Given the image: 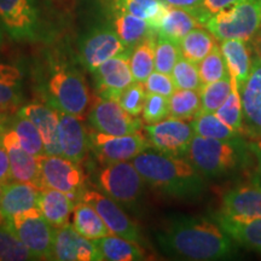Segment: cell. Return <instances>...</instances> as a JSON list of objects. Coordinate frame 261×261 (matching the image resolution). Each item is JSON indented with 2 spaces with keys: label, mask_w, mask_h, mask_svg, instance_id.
<instances>
[{
  "label": "cell",
  "mask_w": 261,
  "mask_h": 261,
  "mask_svg": "<svg viewBox=\"0 0 261 261\" xmlns=\"http://www.w3.org/2000/svg\"><path fill=\"white\" fill-rule=\"evenodd\" d=\"M104 260L109 261H139L145 259V253L139 243L126 238L110 234L93 241Z\"/></svg>",
  "instance_id": "f546056e"
},
{
  "label": "cell",
  "mask_w": 261,
  "mask_h": 261,
  "mask_svg": "<svg viewBox=\"0 0 261 261\" xmlns=\"http://www.w3.org/2000/svg\"><path fill=\"white\" fill-rule=\"evenodd\" d=\"M127 51L132 50L126 47L116 34L113 24L96 25L90 29L79 42L80 61L91 73L104 62Z\"/></svg>",
  "instance_id": "9c48e42d"
},
{
  "label": "cell",
  "mask_w": 261,
  "mask_h": 261,
  "mask_svg": "<svg viewBox=\"0 0 261 261\" xmlns=\"http://www.w3.org/2000/svg\"><path fill=\"white\" fill-rule=\"evenodd\" d=\"M113 15V27L121 41L129 50H133L139 42L155 33L145 19L126 14V12H114Z\"/></svg>",
  "instance_id": "4dcf8cb0"
},
{
  "label": "cell",
  "mask_w": 261,
  "mask_h": 261,
  "mask_svg": "<svg viewBox=\"0 0 261 261\" xmlns=\"http://www.w3.org/2000/svg\"><path fill=\"white\" fill-rule=\"evenodd\" d=\"M79 200L92 205L113 234L137 243L142 242L138 225L126 214L121 205L109 196L94 190H85Z\"/></svg>",
  "instance_id": "5bb4252c"
},
{
  "label": "cell",
  "mask_w": 261,
  "mask_h": 261,
  "mask_svg": "<svg viewBox=\"0 0 261 261\" xmlns=\"http://www.w3.org/2000/svg\"><path fill=\"white\" fill-rule=\"evenodd\" d=\"M110 8L114 12H126L145 19L156 33L168 4L163 0H110Z\"/></svg>",
  "instance_id": "4316f807"
},
{
  "label": "cell",
  "mask_w": 261,
  "mask_h": 261,
  "mask_svg": "<svg viewBox=\"0 0 261 261\" xmlns=\"http://www.w3.org/2000/svg\"><path fill=\"white\" fill-rule=\"evenodd\" d=\"M144 87L148 93H156L161 94L169 98L177 90L174 81L169 74L160 73V71H152L149 75L148 79L145 80Z\"/></svg>",
  "instance_id": "f6af8a7d"
},
{
  "label": "cell",
  "mask_w": 261,
  "mask_h": 261,
  "mask_svg": "<svg viewBox=\"0 0 261 261\" xmlns=\"http://www.w3.org/2000/svg\"><path fill=\"white\" fill-rule=\"evenodd\" d=\"M150 148L163 154L187 158L195 132L191 122L169 116L143 127Z\"/></svg>",
  "instance_id": "ba28073f"
},
{
  "label": "cell",
  "mask_w": 261,
  "mask_h": 261,
  "mask_svg": "<svg viewBox=\"0 0 261 261\" xmlns=\"http://www.w3.org/2000/svg\"><path fill=\"white\" fill-rule=\"evenodd\" d=\"M215 45H217V38L208 29L205 31L201 27L192 29L179 41L181 56L196 64L200 63L207 55H210Z\"/></svg>",
  "instance_id": "d6a6232c"
},
{
  "label": "cell",
  "mask_w": 261,
  "mask_h": 261,
  "mask_svg": "<svg viewBox=\"0 0 261 261\" xmlns=\"http://www.w3.org/2000/svg\"><path fill=\"white\" fill-rule=\"evenodd\" d=\"M145 97L146 90L144 84L135 81L125 91H122V93L117 98V102L123 108V110H126L132 116L138 117L143 113Z\"/></svg>",
  "instance_id": "7bdbcfd3"
},
{
  "label": "cell",
  "mask_w": 261,
  "mask_h": 261,
  "mask_svg": "<svg viewBox=\"0 0 261 261\" xmlns=\"http://www.w3.org/2000/svg\"><path fill=\"white\" fill-rule=\"evenodd\" d=\"M22 71L14 64L0 61V116L14 113L23 99Z\"/></svg>",
  "instance_id": "484cf974"
},
{
  "label": "cell",
  "mask_w": 261,
  "mask_h": 261,
  "mask_svg": "<svg viewBox=\"0 0 261 261\" xmlns=\"http://www.w3.org/2000/svg\"><path fill=\"white\" fill-rule=\"evenodd\" d=\"M171 76L177 89L200 91L203 86L198 73V65L182 56L175 63Z\"/></svg>",
  "instance_id": "b9f144b4"
},
{
  "label": "cell",
  "mask_w": 261,
  "mask_h": 261,
  "mask_svg": "<svg viewBox=\"0 0 261 261\" xmlns=\"http://www.w3.org/2000/svg\"><path fill=\"white\" fill-rule=\"evenodd\" d=\"M198 27H203V25L194 14H191L188 10L168 5L167 11L163 16L156 34L179 42L189 32Z\"/></svg>",
  "instance_id": "83f0119b"
},
{
  "label": "cell",
  "mask_w": 261,
  "mask_h": 261,
  "mask_svg": "<svg viewBox=\"0 0 261 261\" xmlns=\"http://www.w3.org/2000/svg\"><path fill=\"white\" fill-rule=\"evenodd\" d=\"M90 146L100 162L109 165L133 160L149 149L150 144L142 130L126 136H110L96 130L90 136Z\"/></svg>",
  "instance_id": "8fae6325"
},
{
  "label": "cell",
  "mask_w": 261,
  "mask_h": 261,
  "mask_svg": "<svg viewBox=\"0 0 261 261\" xmlns=\"http://www.w3.org/2000/svg\"><path fill=\"white\" fill-rule=\"evenodd\" d=\"M4 185H5V184H2V182H0V200H2L3 190H4Z\"/></svg>",
  "instance_id": "f5cc1de1"
},
{
  "label": "cell",
  "mask_w": 261,
  "mask_h": 261,
  "mask_svg": "<svg viewBox=\"0 0 261 261\" xmlns=\"http://www.w3.org/2000/svg\"><path fill=\"white\" fill-rule=\"evenodd\" d=\"M18 115L28 117L38 127L45 146V155L62 156L60 145V117L58 110L41 103L23 106L17 112Z\"/></svg>",
  "instance_id": "d6986e66"
},
{
  "label": "cell",
  "mask_w": 261,
  "mask_h": 261,
  "mask_svg": "<svg viewBox=\"0 0 261 261\" xmlns=\"http://www.w3.org/2000/svg\"><path fill=\"white\" fill-rule=\"evenodd\" d=\"M60 145L62 156L75 163H81L90 148V136L87 135L81 117L60 112Z\"/></svg>",
  "instance_id": "ffe728a7"
},
{
  "label": "cell",
  "mask_w": 261,
  "mask_h": 261,
  "mask_svg": "<svg viewBox=\"0 0 261 261\" xmlns=\"http://www.w3.org/2000/svg\"><path fill=\"white\" fill-rule=\"evenodd\" d=\"M221 212L234 218H260L261 189L253 185L228 190L223 196Z\"/></svg>",
  "instance_id": "603a6c76"
},
{
  "label": "cell",
  "mask_w": 261,
  "mask_h": 261,
  "mask_svg": "<svg viewBox=\"0 0 261 261\" xmlns=\"http://www.w3.org/2000/svg\"><path fill=\"white\" fill-rule=\"evenodd\" d=\"M74 198L65 192L55 189H41L39 197V211L55 228L69 223L74 210Z\"/></svg>",
  "instance_id": "d4e9b609"
},
{
  "label": "cell",
  "mask_w": 261,
  "mask_h": 261,
  "mask_svg": "<svg viewBox=\"0 0 261 261\" xmlns=\"http://www.w3.org/2000/svg\"><path fill=\"white\" fill-rule=\"evenodd\" d=\"M41 189H55L80 198L84 190V174L79 163L57 155L38 156Z\"/></svg>",
  "instance_id": "30bf717a"
},
{
  "label": "cell",
  "mask_w": 261,
  "mask_h": 261,
  "mask_svg": "<svg viewBox=\"0 0 261 261\" xmlns=\"http://www.w3.org/2000/svg\"><path fill=\"white\" fill-rule=\"evenodd\" d=\"M73 226L81 236L91 241L113 234L98 212L92 205L84 201H80L74 205Z\"/></svg>",
  "instance_id": "f1b7e54d"
},
{
  "label": "cell",
  "mask_w": 261,
  "mask_h": 261,
  "mask_svg": "<svg viewBox=\"0 0 261 261\" xmlns=\"http://www.w3.org/2000/svg\"><path fill=\"white\" fill-rule=\"evenodd\" d=\"M163 2H165L166 4L174 6V8L188 10V11H190L191 14H194L196 17H197L198 21L201 22V24L203 25V23H202V21H203V16H202V10H201L203 0H163Z\"/></svg>",
  "instance_id": "7dc6e473"
},
{
  "label": "cell",
  "mask_w": 261,
  "mask_h": 261,
  "mask_svg": "<svg viewBox=\"0 0 261 261\" xmlns=\"http://www.w3.org/2000/svg\"><path fill=\"white\" fill-rule=\"evenodd\" d=\"M11 128L17 135L19 142L33 156L45 155V146L38 127L28 117L18 115L11 121Z\"/></svg>",
  "instance_id": "d590c367"
},
{
  "label": "cell",
  "mask_w": 261,
  "mask_h": 261,
  "mask_svg": "<svg viewBox=\"0 0 261 261\" xmlns=\"http://www.w3.org/2000/svg\"><path fill=\"white\" fill-rule=\"evenodd\" d=\"M5 223L24 243L35 260H54L56 228L48 223L39 208L19 213Z\"/></svg>",
  "instance_id": "52a82bcc"
},
{
  "label": "cell",
  "mask_w": 261,
  "mask_h": 261,
  "mask_svg": "<svg viewBox=\"0 0 261 261\" xmlns=\"http://www.w3.org/2000/svg\"><path fill=\"white\" fill-rule=\"evenodd\" d=\"M130 52L132 51L123 52L119 56L110 58L93 71L99 97L117 100L122 91L135 83L129 67Z\"/></svg>",
  "instance_id": "9a60e30c"
},
{
  "label": "cell",
  "mask_w": 261,
  "mask_h": 261,
  "mask_svg": "<svg viewBox=\"0 0 261 261\" xmlns=\"http://www.w3.org/2000/svg\"><path fill=\"white\" fill-rule=\"evenodd\" d=\"M3 41H4V28H3L2 22H0V45L3 44Z\"/></svg>",
  "instance_id": "816d5d0a"
},
{
  "label": "cell",
  "mask_w": 261,
  "mask_h": 261,
  "mask_svg": "<svg viewBox=\"0 0 261 261\" xmlns=\"http://www.w3.org/2000/svg\"><path fill=\"white\" fill-rule=\"evenodd\" d=\"M204 27L220 41L252 40L261 29V0H240L211 16Z\"/></svg>",
  "instance_id": "277c9868"
},
{
  "label": "cell",
  "mask_w": 261,
  "mask_h": 261,
  "mask_svg": "<svg viewBox=\"0 0 261 261\" xmlns=\"http://www.w3.org/2000/svg\"><path fill=\"white\" fill-rule=\"evenodd\" d=\"M181 57L179 42L158 35L155 47V70L160 73L172 74L173 68Z\"/></svg>",
  "instance_id": "60d3db41"
},
{
  "label": "cell",
  "mask_w": 261,
  "mask_h": 261,
  "mask_svg": "<svg viewBox=\"0 0 261 261\" xmlns=\"http://www.w3.org/2000/svg\"><path fill=\"white\" fill-rule=\"evenodd\" d=\"M187 159L208 179H218L242 172L254 156L249 142L242 136L233 139H211L194 136Z\"/></svg>",
  "instance_id": "3957f363"
},
{
  "label": "cell",
  "mask_w": 261,
  "mask_h": 261,
  "mask_svg": "<svg viewBox=\"0 0 261 261\" xmlns=\"http://www.w3.org/2000/svg\"><path fill=\"white\" fill-rule=\"evenodd\" d=\"M243 106L244 132L261 138V58L254 57L249 77L240 87Z\"/></svg>",
  "instance_id": "ac0fdd59"
},
{
  "label": "cell",
  "mask_w": 261,
  "mask_h": 261,
  "mask_svg": "<svg viewBox=\"0 0 261 261\" xmlns=\"http://www.w3.org/2000/svg\"><path fill=\"white\" fill-rule=\"evenodd\" d=\"M0 22L14 40H34L39 32L37 0H0Z\"/></svg>",
  "instance_id": "4fadbf2b"
},
{
  "label": "cell",
  "mask_w": 261,
  "mask_h": 261,
  "mask_svg": "<svg viewBox=\"0 0 261 261\" xmlns=\"http://www.w3.org/2000/svg\"><path fill=\"white\" fill-rule=\"evenodd\" d=\"M249 146L255 160V171L253 173L252 182L261 189V138H253L249 142Z\"/></svg>",
  "instance_id": "c3c4849f"
},
{
  "label": "cell",
  "mask_w": 261,
  "mask_h": 261,
  "mask_svg": "<svg viewBox=\"0 0 261 261\" xmlns=\"http://www.w3.org/2000/svg\"><path fill=\"white\" fill-rule=\"evenodd\" d=\"M158 34L152 33L130 52L129 67L136 83L144 84L155 70V47Z\"/></svg>",
  "instance_id": "1f68e13d"
},
{
  "label": "cell",
  "mask_w": 261,
  "mask_h": 261,
  "mask_svg": "<svg viewBox=\"0 0 261 261\" xmlns=\"http://www.w3.org/2000/svg\"><path fill=\"white\" fill-rule=\"evenodd\" d=\"M89 121L97 132L110 136H126L142 130L143 123L132 116L115 99L99 97L91 107Z\"/></svg>",
  "instance_id": "7c38bea8"
},
{
  "label": "cell",
  "mask_w": 261,
  "mask_h": 261,
  "mask_svg": "<svg viewBox=\"0 0 261 261\" xmlns=\"http://www.w3.org/2000/svg\"><path fill=\"white\" fill-rule=\"evenodd\" d=\"M169 116L192 120L201 112V93L197 90L177 89L168 98Z\"/></svg>",
  "instance_id": "e575fe53"
},
{
  "label": "cell",
  "mask_w": 261,
  "mask_h": 261,
  "mask_svg": "<svg viewBox=\"0 0 261 261\" xmlns=\"http://www.w3.org/2000/svg\"><path fill=\"white\" fill-rule=\"evenodd\" d=\"M197 65L201 81L203 85L214 83V81L224 79L227 75H230L220 45L218 44L210 52V55H207Z\"/></svg>",
  "instance_id": "ab89813d"
},
{
  "label": "cell",
  "mask_w": 261,
  "mask_h": 261,
  "mask_svg": "<svg viewBox=\"0 0 261 261\" xmlns=\"http://www.w3.org/2000/svg\"><path fill=\"white\" fill-rule=\"evenodd\" d=\"M3 223H5V220H4V218H3L2 215H0V224H3Z\"/></svg>",
  "instance_id": "db71d44e"
},
{
  "label": "cell",
  "mask_w": 261,
  "mask_h": 261,
  "mask_svg": "<svg viewBox=\"0 0 261 261\" xmlns=\"http://www.w3.org/2000/svg\"><path fill=\"white\" fill-rule=\"evenodd\" d=\"M41 188L32 182H6L0 200V215L9 220L15 215L39 208Z\"/></svg>",
  "instance_id": "44dd1931"
},
{
  "label": "cell",
  "mask_w": 261,
  "mask_h": 261,
  "mask_svg": "<svg viewBox=\"0 0 261 261\" xmlns=\"http://www.w3.org/2000/svg\"><path fill=\"white\" fill-rule=\"evenodd\" d=\"M0 143L9 155L11 180L32 182L41 188L38 158L29 154L22 146L15 130L12 128L0 129Z\"/></svg>",
  "instance_id": "e0dca14e"
},
{
  "label": "cell",
  "mask_w": 261,
  "mask_h": 261,
  "mask_svg": "<svg viewBox=\"0 0 261 261\" xmlns=\"http://www.w3.org/2000/svg\"><path fill=\"white\" fill-rule=\"evenodd\" d=\"M35 260L6 223L0 224V261H29Z\"/></svg>",
  "instance_id": "74e56055"
},
{
  "label": "cell",
  "mask_w": 261,
  "mask_h": 261,
  "mask_svg": "<svg viewBox=\"0 0 261 261\" xmlns=\"http://www.w3.org/2000/svg\"><path fill=\"white\" fill-rule=\"evenodd\" d=\"M10 180H11V168H10L9 155L0 143V182L6 184Z\"/></svg>",
  "instance_id": "681fc988"
},
{
  "label": "cell",
  "mask_w": 261,
  "mask_h": 261,
  "mask_svg": "<svg viewBox=\"0 0 261 261\" xmlns=\"http://www.w3.org/2000/svg\"><path fill=\"white\" fill-rule=\"evenodd\" d=\"M254 48H255L256 56L261 58V31L260 34H257L255 37V40H254Z\"/></svg>",
  "instance_id": "f907efd6"
},
{
  "label": "cell",
  "mask_w": 261,
  "mask_h": 261,
  "mask_svg": "<svg viewBox=\"0 0 261 261\" xmlns=\"http://www.w3.org/2000/svg\"><path fill=\"white\" fill-rule=\"evenodd\" d=\"M214 220L238 246L261 253V217L234 218L219 212L214 215Z\"/></svg>",
  "instance_id": "7402d4cb"
},
{
  "label": "cell",
  "mask_w": 261,
  "mask_h": 261,
  "mask_svg": "<svg viewBox=\"0 0 261 261\" xmlns=\"http://www.w3.org/2000/svg\"><path fill=\"white\" fill-rule=\"evenodd\" d=\"M260 31H261V29H260Z\"/></svg>",
  "instance_id": "11a10c76"
},
{
  "label": "cell",
  "mask_w": 261,
  "mask_h": 261,
  "mask_svg": "<svg viewBox=\"0 0 261 261\" xmlns=\"http://www.w3.org/2000/svg\"><path fill=\"white\" fill-rule=\"evenodd\" d=\"M237 2H240V0H203L201 10L204 17V24L211 16L218 14V12L228 8V6L236 4Z\"/></svg>",
  "instance_id": "bcb514c9"
},
{
  "label": "cell",
  "mask_w": 261,
  "mask_h": 261,
  "mask_svg": "<svg viewBox=\"0 0 261 261\" xmlns=\"http://www.w3.org/2000/svg\"><path fill=\"white\" fill-rule=\"evenodd\" d=\"M233 80V79H232ZM221 121L230 126L231 128L237 130L238 133L244 132V117H243V106L242 98H241L240 89L233 80V86L231 93L221 104L219 109L215 112Z\"/></svg>",
  "instance_id": "f35d334b"
},
{
  "label": "cell",
  "mask_w": 261,
  "mask_h": 261,
  "mask_svg": "<svg viewBox=\"0 0 261 261\" xmlns=\"http://www.w3.org/2000/svg\"><path fill=\"white\" fill-rule=\"evenodd\" d=\"M146 184L160 194L179 200H194L205 190L204 177L187 158L160 152L151 148L132 160Z\"/></svg>",
  "instance_id": "7a4b0ae2"
},
{
  "label": "cell",
  "mask_w": 261,
  "mask_h": 261,
  "mask_svg": "<svg viewBox=\"0 0 261 261\" xmlns=\"http://www.w3.org/2000/svg\"><path fill=\"white\" fill-rule=\"evenodd\" d=\"M144 179L132 162L109 163L97 175V185L121 207L133 210L144 190Z\"/></svg>",
  "instance_id": "8992f818"
},
{
  "label": "cell",
  "mask_w": 261,
  "mask_h": 261,
  "mask_svg": "<svg viewBox=\"0 0 261 261\" xmlns=\"http://www.w3.org/2000/svg\"><path fill=\"white\" fill-rule=\"evenodd\" d=\"M233 86V80L231 75L214 83L203 85L200 90L201 93V112L215 114L221 104L231 93Z\"/></svg>",
  "instance_id": "8d00e7d4"
},
{
  "label": "cell",
  "mask_w": 261,
  "mask_h": 261,
  "mask_svg": "<svg viewBox=\"0 0 261 261\" xmlns=\"http://www.w3.org/2000/svg\"><path fill=\"white\" fill-rule=\"evenodd\" d=\"M142 116L146 123H156L165 120L169 116L168 98L161 94L146 92Z\"/></svg>",
  "instance_id": "ee69618b"
},
{
  "label": "cell",
  "mask_w": 261,
  "mask_h": 261,
  "mask_svg": "<svg viewBox=\"0 0 261 261\" xmlns=\"http://www.w3.org/2000/svg\"><path fill=\"white\" fill-rule=\"evenodd\" d=\"M160 248L169 256L192 261L228 259L236 243L215 220L173 215L156 233Z\"/></svg>",
  "instance_id": "6da1fadb"
},
{
  "label": "cell",
  "mask_w": 261,
  "mask_h": 261,
  "mask_svg": "<svg viewBox=\"0 0 261 261\" xmlns=\"http://www.w3.org/2000/svg\"><path fill=\"white\" fill-rule=\"evenodd\" d=\"M247 42L241 39H228L223 40L220 44L228 74L237 84L238 89L249 77L253 67V60Z\"/></svg>",
  "instance_id": "cb8c5ba5"
},
{
  "label": "cell",
  "mask_w": 261,
  "mask_h": 261,
  "mask_svg": "<svg viewBox=\"0 0 261 261\" xmlns=\"http://www.w3.org/2000/svg\"><path fill=\"white\" fill-rule=\"evenodd\" d=\"M48 106L60 112L83 117L91 104L90 90L77 71L57 67L47 81Z\"/></svg>",
  "instance_id": "5b68a950"
},
{
  "label": "cell",
  "mask_w": 261,
  "mask_h": 261,
  "mask_svg": "<svg viewBox=\"0 0 261 261\" xmlns=\"http://www.w3.org/2000/svg\"><path fill=\"white\" fill-rule=\"evenodd\" d=\"M196 136L211 139H233L240 137L241 133L231 128L213 113H200L191 121Z\"/></svg>",
  "instance_id": "836d02e7"
},
{
  "label": "cell",
  "mask_w": 261,
  "mask_h": 261,
  "mask_svg": "<svg viewBox=\"0 0 261 261\" xmlns=\"http://www.w3.org/2000/svg\"><path fill=\"white\" fill-rule=\"evenodd\" d=\"M54 260L102 261L104 260L93 241L87 240L69 223L55 231Z\"/></svg>",
  "instance_id": "2e32d148"
}]
</instances>
